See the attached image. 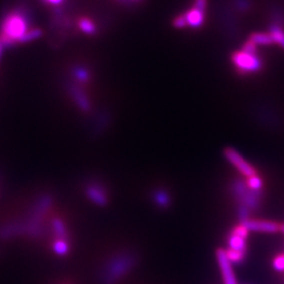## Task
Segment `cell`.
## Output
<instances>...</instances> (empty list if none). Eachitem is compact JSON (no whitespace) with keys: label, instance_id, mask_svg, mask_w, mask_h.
I'll list each match as a JSON object with an SVG mask.
<instances>
[{"label":"cell","instance_id":"7","mask_svg":"<svg viewBox=\"0 0 284 284\" xmlns=\"http://www.w3.org/2000/svg\"><path fill=\"white\" fill-rule=\"evenodd\" d=\"M184 17L186 20V25L192 27H199L203 21V10L195 7L191 11H188L187 14L184 15Z\"/></svg>","mask_w":284,"mask_h":284},{"label":"cell","instance_id":"14","mask_svg":"<svg viewBox=\"0 0 284 284\" xmlns=\"http://www.w3.org/2000/svg\"><path fill=\"white\" fill-rule=\"evenodd\" d=\"M272 266L278 271H284V255H279L273 259Z\"/></svg>","mask_w":284,"mask_h":284},{"label":"cell","instance_id":"18","mask_svg":"<svg viewBox=\"0 0 284 284\" xmlns=\"http://www.w3.org/2000/svg\"><path fill=\"white\" fill-rule=\"evenodd\" d=\"M131 2H133V3H139V2H141V0H131Z\"/></svg>","mask_w":284,"mask_h":284},{"label":"cell","instance_id":"8","mask_svg":"<svg viewBox=\"0 0 284 284\" xmlns=\"http://www.w3.org/2000/svg\"><path fill=\"white\" fill-rule=\"evenodd\" d=\"M245 240H246L245 238L235 234L234 231H231V234L228 237L229 249L245 252L246 251V241Z\"/></svg>","mask_w":284,"mask_h":284},{"label":"cell","instance_id":"10","mask_svg":"<svg viewBox=\"0 0 284 284\" xmlns=\"http://www.w3.org/2000/svg\"><path fill=\"white\" fill-rule=\"evenodd\" d=\"M246 185L248 188L252 189V191L260 192L262 189V180L257 175H254V176L247 178Z\"/></svg>","mask_w":284,"mask_h":284},{"label":"cell","instance_id":"17","mask_svg":"<svg viewBox=\"0 0 284 284\" xmlns=\"http://www.w3.org/2000/svg\"><path fill=\"white\" fill-rule=\"evenodd\" d=\"M280 230H281V231H282V233H283V234H284V224H283V225H281V226H280Z\"/></svg>","mask_w":284,"mask_h":284},{"label":"cell","instance_id":"20","mask_svg":"<svg viewBox=\"0 0 284 284\" xmlns=\"http://www.w3.org/2000/svg\"><path fill=\"white\" fill-rule=\"evenodd\" d=\"M120 2H123V0H120Z\"/></svg>","mask_w":284,"mask_h":284},{"label":"cell","instance_id":"16","mask_svg":"<svg viewBox=\"0 0 284 284\" xmlns=\"http://www.w3.org/2000/svg\"><path fill=\"white\" fill-rule=\"evenodd\" d=\"M46 2L50 5H59L62 0H46Z\"/></svg>","mask_w":284,"mask_h":284},{"label":"cell","instance_id":"13","mask_svg":"<svg viewBox=\"0 0 284 284\" xmlns=\"http://www.w3.org/2000/svg\"><path fill=\"white\" fill-rule=\"evenodd\" d=\"M272 40L279 44L282 48H284V33L281 30H272L271 34H270Z\"/></svg>","mask_w":284,"mask_h":284},{"label":"cell","instance_id":"4","mask_svg":"<svg viewBox=\"0 0 284 284\" xmlns=\"http://www.w3.org/2000/svg\"><path fill=\"white\" fill-rule=\"evenodd\" d=\"M233 60L235 65L242 72H257L261 69V62L259 58H257L255 54H251V53L245 51L235 54Z\"/></svg>","mask_w":284,"mask_h":284},{"label":"cell","instance_id":"2","mask_svg":"<svg viewBox=\"0 0 284 284\" xmlns=\"http://www.w3.org/2000/svg\"><path fill=\"white\" fill-rule=\"evenodd\" d=\"M234 193L239 201V205L246 206L249 210L258 208L260 204V192H255L240 180L234 183Z\"/></svg>","mask_w":284,"mask_h":284},{"label":"cell","instance_id":"6","mask_svg":"<svg viewBox=\"0 0 284 284\" xmlns=\"http://www.w3.org/2000/svg\"><path fill=\"white\" fill-rule=\"evenodd\" d=\"M244 225L248 231H256V233H267V234H273L277 233L280 229V226L272 221L267 220H246L245 222L241 223Z\"/></svg>","mask_w":284,"mask_h":284},{"label":"cell","instance_id":"5","mask_svg":"<svg viewBox=\"0 0 284 284\" xmlns=\"http://www.w3.org/2000/svg\"><path fill=\"white\" fill-rule=\"evenodd\" d=\"M217 261L219 263V267L224 284H237L235 273L233 267H231V262L228 260L226 251L224 249L217 250Z\"/></svg>","mask_w":284,"mask_h":284},{"label":"cell","instance_id":"9","mask_svg":"<svg viewBox=\"0 0 284 284\" xmlns=\"http://www.w3.org/2000/svg\"><path fill=\"white\" fill-rule=\"evenodd\" d=\"M79 29L84 32V33L87 34H94L95 31H96V27H95V24L93 21L89 18H81L78 23Z\"/></svg>","mask_w":284,"mask_h":284},{"label":"cell","instance_id":"19","mask_svg":"<svg viewBox=\"0 0 284 284\" xmlns=\"http://www.w3.org/2000/svg\"><path fill=\"white\" fill-rule=\"evenodd\" d=\"M2 45L3 44H2V42H0V52H2Z\"/></svg>","mask_w":284,"mask_h":284},{"label":"cell","instance_id":"11","mask_svg":"<svg viewBox=\"0 0 284 284\" xmlns=\"http://www.w3.org/2000/svg\"><path fill=\"white\" fill-rule=\"evenodd\" d=\"M225 251H226L228 260L231 263H233V262L239 263V262L243 260L244 256H245V252H242V251H237V250H233V249H228V250H225Z\"/></svg>","mask_w":284,"mask_h":284},{"label":"cell","instance_id":"12","mask_svg":"<svg viewBox=\"0 0 284 284\" xmlns=\"http://www.w3.org/2000/svg\"><path fill=\"white\" fill-rule=\"evenodd\" d=\"M40 35H41L40 29H31V30H28L27 33L24 35V37L21 38L20 42H28V41H31V40H33V39H36V38L40 37Z\"/></svg>","mask_w":284,"mask_h":284},{"label":"cell","instance_id":"3","mask_svg":"<svg viewBox=\"0 0 284 284\" xmlns=\"http://www.w3.org/2000/svg\"><path fill=\"white\" fill-rule=\"evenodd\" d=\"M224 156L243 176L249 178L256 175V172L252 166L236 150L231 149V147H226L224 150Z\"/></svg>","mask_w":284,"mask_h":284},{"label":"cell","instance_id":"1","mask_svg":"<svg viewBox=\"0 0 284 284\" xmlns=\"http://www.w3.org/2000/svg\"><path fill=\"white\" fill-rule=\"evenodd\" d=\"M28 24L21 13L13 12L7 15L0 28V42L4 45H12L20 42L27 33Z\"/></svg>","mask_w":284,"mask_h":284},{"label":"cell","instance_id":"15","mask_svg":"<svg viewBox=\"0 0 284 284\" xmlns=\"http://www.w3.org/2000/svg\"><path fill=\"white\" fill-rule=\"evenodd\" d=\"M174 26L176 28H183L186 26V20H185V17L184 15H180V16H178L175 20H174Z\"/></svg>","mask_w":284,"mask_h":284}]
</instances>
